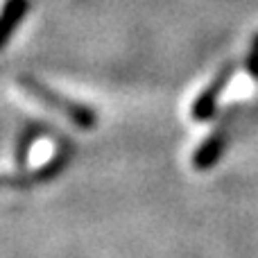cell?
I'll return each instance as SVG.
<instances>
[{
	"mask_svg": "<svg viewBox=\"0 0 258 258\" xmlns=\"http://www.w3.org/2000/svg\"><path fill=\"white\" fill-rule=\"evenodd\" d=\"M52 154H54L52 141H48V138H41V141H36L34 145H32V150H30V163L39 168V165L48 163V161L52 159Z\"/></svg>",
	"mask_w": 258,
	"mask_h": 258,
	"instance_id": "cell-1",
	"label": "cell"
}]
</instances>
